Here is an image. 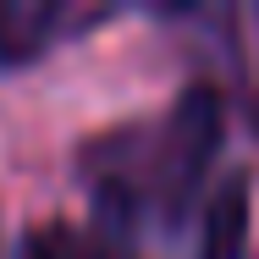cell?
Wrapping results in <instances>:
<instances>
[{"label": "cell", "instance_id": "obj_2", "mask_svg": "<svg viewBox=\"0 0 259 259\" xmlns=\"http://www.w3.org/2000/svg\"><path fill=\"white\" fill-rule=\"evenodd\" d=\"M110 6H77V0H0V72L33 66L61 39L89 33L110 22Z\"/></svg>", "mask_w": 259, "mask_h": 259}, {"label": "cell", "instance_id": "obj_3", "mask_svg": "<svg viewBox=\"0 0 259 259\" xmlns=\"http://www.w3.org/2000/svg\"><path fill=\"white\" fill-rule=\"evenodd\" d=\"M17 259H138V254L110 226H83V221H66V215H45L17 237Z\"/></svg>", "mask_w": 259, "mask_h": 259}, {"label": "cell", "instance_id": "obj_4", "mask_svg": "<svg viewBox=\"0 0 259 259\" xmlns=\"http://www.w3.org/2000/svg\"><path fill=\"white\" fill-rule=\"evenodd\" d=\"M243 243H248V177L232 171L204 209L199 259H243Z\"/></svg>", "mask_w": 259, "mask_h": 259}, {"label": "cell", "instance_id": "obj_1", "mask_svg": "<svg viewBox=\"0 0 259 259\" xmlns=\"http://www.w3.org/2000/svg\"><path fill=\"white\" fill-rule=\"evenodd\" d=\"M226 138V105L215 83H188L160 116L121 121L77 149V177L110 232H171L204 188Z\"/></svg>", "mask_w": 259, "mask_h": 259}]
</instances>
